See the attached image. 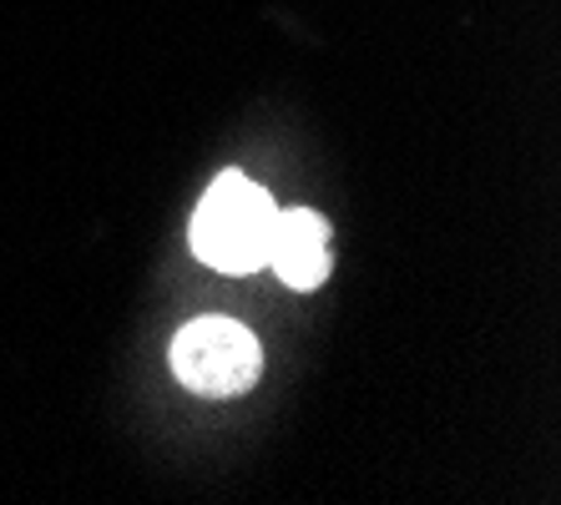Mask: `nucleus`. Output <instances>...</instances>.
<instances>
[{
	"instance_id": "nucleus-1",
	"label": "nucleus",
	"mask_w": 561,
	"mask_h": 505,
	"mask_svg": "<svg viewBox=\"0 0 561 505\" xmlns=\"http://www.w3.org/2000/svg\"><path fill=\"white\" fill-rule=\"evenodd\" d=\"M274 218V197L243 172H228L213 182L193 213V253L218 273H253L268 263Z\"/></svg>"
},
{
	"instance_id": "nucleus-2",
	"label": "nucleus",
	"mask_w": 561,
	"mask_h": 505,
	"mask_svg": "<svg viewBox=\"0 0 561 505\" xmlns=\"http://www.w3.org/2000/svg\"><path fill=\"white\" fill-rule=\"evenodd\" d=\"M172 369L197 394L228 400V394H243L259 379L263 354L259 338L233 319H193L172 344Z\"/></svg>"
},
{
	"instance_id": "nucleus-3",
	"label": "nucleus",
	"mask_w": 561,
	"mask_h": 505,
	"mask_svg": "<svg viewBox=\"0 0 561 505\" xmlns=\"http://www.w3.org/2000/svg\"><path fill=\"white\" fill-rule=\"evenodd\" d=\"M268 263L288 288H319L329 278V228L309 208H278L274 238H268Z\"/></svg>"
}]
</instances>
